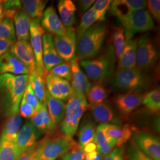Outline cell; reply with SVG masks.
Listing matches in <instances>:
<instances>
[{
	"label": "cell",
	"mask_w": 160,
	"mask_h": 160,
	"mask_svg": "<svg viewBox=\"0 0 160 160\" xmlns=\"http://www.w3.org/2000/svg\"><path fill=\"white\" fill-rule=\"evenodd\" d=\"M116 58L113 45L109 44L98 57L81 60L80 64L88 78L102 82L114 74Z\"/></svg>",
	"instance_id": "cell-2"
},
{
	"label": "cell",
	"mask_w": 160,
	"mask_h": 160,
	"mask_svg": "<svg viewBox=\"0 0 160 160\" xmlns=\"http://www.w3.org/2000/svg\"><path fill=\"white\" fill-rule=\"evenodd\" d=\"M4 18H12L22 8V2L18 0L2 1Z\"/></svg>",
	"instance_id": "cell-39"
},
{
	"label": "cell",
	"mask_w": 160,
	"mask_h": 160,
	"mask_svg": "<svg viewBox=\"0 0 160 160\" xmlns=\"http://www.w3.org/2000/svg\"><path fill=\"white\" fill-rule=\"evenodd\" d=\"M88 107L86 96L73 90L66 104L65 114L61 122V128L65 137L72 138Z\"/></svg>",
	"instance_id": "cell-4"
},
{
	"label": "cell",
	"mask_w": 160,
	"mask_h": 160,
	"mask_svg": "<svg viewBox=\"0 0 160 160\" xmlns=\"http://www.w3.org/2000/svg\"><path fill=\"white\" fill-rule=\"evenodd\" d=\"M23 97L36 111L40 109L42 106L35 95L34 92L32 90L29 82H28L27 86L26 87Z\"/></svg>",
	"instance_id": "cell-43"
},
{
	"label": "cell",
	"mask_w": 160,
	"mask_h": 160,
	"mask_svg": "<svg viewBox=\"0 0 160 160\" xmlns=\"http://www.w3.org/2000/svg\"><path fill=\"white\" fill-rule=\"evenodd\" d=\"M107 91L102 83H97L91 86L86 94V99L88 106H92L103 103L106 98Z\"/></svg>",
	"instance_id": "cell-34"
},
{
	"label": "cell",
	"mask_w": 160,
	"mask_h": 160,
	"mask_svg": "<svg viewBox=\"0 0 160 160\" xmlns=\"http://www.w3.org/2000/svg\"><path fill=\"white\" fill-rule=\"evenodd\" d=\"M107 135L115 146L120 147L129 139L132 131L129 125L120 126L116 124H109Z\"/></svg>",
	"instance_id": "cell-28"
},
{
	"label": "cell",
	"mask_w": 160,
	"mask_h": 160,
	"mask_svg": "<svg viewBox=\"0 0 160 160\" xmlns=\"http://www.w3.org/2000/svg\"><path fill=\"white\" fill-rule=\"evenodd\" d=\"M97 21H99V17L91 7L81 17L80 24L75 31L77 42Z\"/></svg>",
	"instance_id": "cell-33"
},
{
	"label": "cell",
	"mask_w": 160,
	"mask_h": 160,
	"mask_svg": "<svg viewBox=\"0 0 160 160\" xmlns=\"http://www.w3.org/2000/svg\"><path fill=\"white\" fill-rule=\"evenodd\" d=\"M96 126L92 121L85 120L80 127L79 132V146L82 149L94 142L96 132Z\"/></svg>",
	"instance_id": "cell-31"
},
{
	"label": "cell",
	"mask_w": 160,
	"mask_h": 160,
	"mask_svg": "<svg viewBox=\"0 0 160 160\" xmlns=\"http://www.w3.org/2000/svg\"><path fill=\"white\" fill-rule=\"evenodd\" d=\"M60 20L65 29L72 28L75 22V12L77 10L74 3L71 0H61L58 4Z\"/></svg>",
	"instance_id": "cell-27"
},
{
	"label": "cell",
	"mask_w": 160,
	"mask_h": 160,
	"mask_svg": "<svg viewBox=\"0 0 160 160\" xmlns=\"http://www.w3.org/2000/svg\"><path fill=\"white\" fill-rule=\"evenodd\" d=\"M133 138L138 148L153 160H160V142L157 138L147 133H135Z\"/></svg>",
	"instance_id": "cell-13"
},
{
	"label": "cell",
	"mask_w": 160,
	"mask_h": 160,
	"mask_svg": "<svg viewBox=\"0 0 160 160\" xmlns=\"http://www.w3.org/2000/svg\"><path fill=\"white\" fill-rule=\"evenodd\" d=\"M39 142H37L33 146L26 149L19 155L17 160H39Z\"/></svg>",
	"instance_id": "cell-44"
},
{
	"label": "cell",
	"mask_w": 160,
	"mask_h": 160,
	"mask_svg": "<svg viewBox=\"0 0 160 160\" xmlns=\"http://www.w3.org/2000/svg\"><path fill=\"white\" fill-rule=\"evenodd\" d=\"M9 52L22 62L29 69V74L36 68L34 52L29 41L17 40L12 46Z\"/></svg>",
	"instance_id": "cell-14"
},
{
	"label": "cell",
	"mask_w": 160,
	"mask_h": 160,
	"mask_svg": "<svg viewBox=\"0 0 160 160\" xmlns=\"http://www.w3.org/2000/svg\"><path fill=\"white\" fill-rule=\"evenodd\" d=\"M53 42L58 55L63 61L68 62L76 58L77 40L73 28L67 29L63 34L55 36Z\"/></svg>",
	"instance_id": "cell-9"
},
{
	"label": "cell",
	"mask_w": 160,
	"mask_h": 160,
	"mask_svg": "<svg viewBox=\"0 0 160 160\" xmlns=\"http://www.w3.org/2000/svg\"><path fill=\"white\" fill-rule=\"evenodd\" d=\"M84 160H103V155L98 152L97 156L94 158L92 159V160H85L84 159Z\"/></svg>",
	"instance_id": "cell-53"
},
{
	"label": "cell",
	"mask_w": 160,
	"mask_h": 160,
	"mask_svg": "<svg viewBox=\"0 0 160 160\" xmlns=\"http://www.w3.org/2000/svg\"><path fill=\"white\" fill-rule=\"evenodd\" d=\"M85 155L83 149L73 141L71 148L63 155L62 160H84Z\"/></svg>",
	"instance_id": "cell-41"
},
{
	"label": "cell",
	"mask_w": 160,
	"mask_h": 160,
	"mask_svg": "<svg viewBox=\"0 0 160 160\" xmlns=\"http://www.w3.org/2000/svg\"><path fill=\"white\" fill-rule=\"evenodd\" d=\"M108 34L107 26L94 24L77 42L76 55L81 60L96 57L100 52Z\"/></svg>",
	"instance_id": "cell-3"
},
{
	"label": "cell",
	"mask_w": 160,
	"mask_h": 160,
	"mask_svg": "<svg viewBox=\"0 0 160 160\" xmlns=\"http://www.w3.org/2000/svg\"><path fill=\"white\" fill-rule=\"evenodd\" d=\"M28 80L29 75H0V109L6 116L18 114Z\"/></svg>",
	"instance_id": "cell-1"
},
{
	"label": "cell",
	"mask_w": 160,
	"mask_h": 160,
	"mask_svg": "<svg viewBox=\"0 0 160 160\" xmlns=\"http://www.w3.org/2000/svg\"><path fill=\"white\" fill-rule=\"evenodd\" d=\"M128 160H153L145 154L140 149L134 147L131 149Z\"/></svg>",
	"instance_id": "cell-47"
},
{
	"label": "cell",
	"mask_w": 160,
	"mask_h": 160,
	"mask_svg": "<svg viewBox=\"0 0 160 160\" xmlns=\"http://www.w3.org/2000/svg\"><path fill=\"white\" fill-rule=\"evenodd\" d=\"M103 160H124L123 148L120 147L113 149Z\"/></svg>",
	"instance_id": "cell-48"
},
{
	"label": "cell",
	"mask_w": 160,
	"mask_h": 160,
	"mask_svg": "<svg viewBox=\"0 0 160 160\" xmlns=\"http://www.w3.org/2000/svg\"><path fill=\"white\" fill-rule=\"evenodd\" d=\"M118 19L123 26L125 37H133L136 33L149 31L154 28L152 18L145 10H137Z\"/></svg>",
	"instance_id": "cell-6"
},
{
	"label": "cell",
	"mask_w": 160,
	"mask_h": 160,
	"mask_svg": "<svg viewBox=\"0 0 160 160\" xmlns=\"http://www.w3.org/2000/svg\"><path fill=\"white\" fill-rule=\"evenodd\" d=\"M108 123H101L96 128L94 143L96 145L97 150L102 155H107L114 148V144L107 135Z\"/></svg>",
	"instance_id": "cell-25"
},
{
	"label": "cell",
	"mask_w": 160,
	"mask_h": 160,
	"mask_svg": "<svg viewBox=\"0 0 160 160\" xmlns=\"http://www.w3.org/2000/svg\"><path fill=\"white\" fill-rule=\"evenodd\" d=\"M94 2V0H80L78 1V4L81 12H86L92 6Z\"/></svg>",
	"instance_id": "cell-50"
},
{
	"label": "cell",
	"mask_w": 160,
	"mask_h": 160,
	"mask_svg": "<svg viewBox=\"0 0 160 160\" xmlns=\"http://www.w3.org/2000/svg\"><path fill=\"white\" fill-rule=\"evenodd\" d=\"M31 123L40 132L51 133L57 126L52 122L48 113L46 103L42 104L31 118Z\"/></svg>",
	"instance_id": "cell-23"
},
{
	"label": "cell",
	"mask_w": 160,
	"mask_h": 160,
	"mask_svg": "<svg viewBox=\"0 0 160 160\" xmlns=\"http://www.w3.org/2000/svg\"><path fill=\"white\" fill-rule=\"evenodd\" d=\"M111 1L110 0H97L94 1L92 8L96 12L99 17V21H103L105 18V14L109 9Z\"/></svg>",
	"instance_id": "cell-42"
},
{
	"label": "cell",
	"mask_w": 160,
	"mask_h": 160,
	"mask_svg": "<svg viewBox=\"0 0 160 160\" xmlns=\"http://www.w3.org/2000/svg\"><path fill=\"white\" fill-rule=\"evenodd\" d=\"M113 84L120 90L129 92H139L148 86L147 76L137 68L118 69L113 77Z\"/></svg>",
	"instance_id": "cell-5"
},
{
	"label": "cell",
	"mask_w": 160,
	"mask_h": 160,
	"mask_svg": "<svg viewBox=\"0 0 160 160\" xmlns=\"http://www.w3.org/2000/svg\"><path fill=\"white\" fill-rule=\"evenodd\" d=\"M52 75L58 76L60 78L67 80L68 81H71V70L69 62H63L57 66L55 67L49 71Z\"/></svg>",
	"instance_id": "cell-40"
},
{
	"label": "cell",
	"mask_w": 160,
	"mask_h": 160,
	"mask_svg": "<svg viewBox=\"0 0 160 160\" xmlns=\"http://www.w3.org/2000/svg\"><path fill=\"white\" fill-rule=\"evenodd\" d=\"M148 12L155 20L159 22L160 20V0H149L147 1Z\"/></svg>",
	"instance_id": "cell-46"
},
{
	"label": "cell",
	"mask_w": 160,
	"mask_h": 160,
	"mask_svg": "<svg viewBox=\"0 0 160 160\" xmlns=\"http://www.w3.org/2000/svg\"><path fill=\"white\" fill-rule=\"evenodd\" d=\"M72 142V138L66 137L42 140L39 145V160H57L71 148Z\"/></svg>",
	"instance_id": "cell-8"
},
{
	"label": "cell",
	"mask_w": 160,
	"mask_h": 160,
	"mask_svg": "<svg viewBox=\"0 0 160 160\" xmlns=\"http://www.w3.org/2000/svg\"><path fill=\"white\" fill-rule=\"evenodd\" d=\"M147 4V1L143 0H114L111 1L109 7L111 13L119 18L137 10H144Z\"/></svg>",
	"instance_id": "cell-17"
},
{
	"label": "cell",
	"mask_w": 160,
	"mask_h": 160,
	"mask_svg": "<svg viewBox=\"0 0 160 160\" xmlns=\"http://www.w3.org/2000/svg\"><path fill=\"white\" fill-rule=\"evenodd\" d=\"M46 104L52 122L55 126H57L65 116L66 103L63 100L52 97L46 90Z\"/></svg>",
	"instance_id": "cell-24"
},
{
	"label": "cell",
	"mask_w": 160,
	"mask_h": 160,
	"mask_svg": "<svg viewBox=\"0 0 160 160\" xmlns=\"http://www.w3.org/2000/svg\"><path fill=\"white\" fill-rule=\"evenodd\" d=\"M45 75L36 68L29 75L28 80L32 90L42 104L46 103V88Z\"/></svg>",
	"instance_id": "cell-29"
},
{
	"label": "cell",
	"mask_w": 160,
	"mask_h": 160,
	"mask_svg": "<svg viewBox=\"0 0 160 160\" xmlns=\"http://www.w3.org/2000/svg\"><path fill=\"white\" fill-rule=\"evenodd\" d=\"M159 53L148 34L139 38L136 52V68L141 71H148L157 62Z\"/></svg>",
	"instance_id": "cell-7"
},
{
	"label": "cell",
	"mask_w": 160,
	"mask_h": 160,
	"mask_svg": "<svg viewBox=\"0 0 160 160\" xmlns=\"http://www.w3.org/2000/svg\"><path fill=\"white\" fill-rule=\"evenodd\" d=\"M143 94L128 92L118 96L114 100L116 108L123 118H126L142 103Z\"/></svg>",
	"instance_id": "cell-15"
},
{
	"label": "cell",
	"mask_w": 160,
	"mask_h": 160,
	"mask_svg": "<svg viewBox=\"0 0 160 160\" xmlns=\"http://www.w3.org/2000/svg\"><path fill=\"white\" fill-rule=\"evenodd\" d=\"M125 38V45L122 55L118 61V69L136 67V52L139 38Z\"/></svg>",
	"instance_id": "cell-20"
},
{
	"label": "cell",
	"mask_w": 160,
	"mask_h": 160,
	"mask_svg": "<svg viewBox=\"0 0 160 160\" xmlns=\"http://www.w3.org/2000/svg\"><path fill=\"white\" fill-rule=\"evenodd\" d=\"M92 116L94 120L101 123H113L119 125L122 123L119 118L116 116L114 111L112 108L104 103H99L92 106H88Z\"/></svg>",
	"instance_id": "cell-22"
},
{
	"label": "cell",
	"mask_w": 160,
	"mask_h": 160,
	"mask_svg": "<svg viewBox=\"0 0 160 160\" xmlns=\"http://www.w3.org/2000/svg\"><path fill=\"white\" fill-rule=\"evenodd\" d=\"M142 104L152 113H159L160 110V88H156L143 94Z\"/></svg>",
	"instance_id": "cell-35"
},
{
	"label": "cell",
	"mask_w": 160,
	"mask_h": 160,
	"mask_svg": "<svg viewBox=\"0 0 160 160\" xmlns=\"http://www.w3.org/2000/svg\"><path fill=\"white\" fill-rule=\"evenodd\" d=\"M18 156L14 142L0 141V160H17Z\"/></svg>",
	"instance_id": "cell-38"
},
{
	"label": "cell",
	"mask_w": 160,
	"mask_h": 160,
	"mask_svg": "<svg viewBox=\"0 0 160 160\" xmlns=\"http://www.w3.org/2000/svg\"><path fill=\"white\" fill-rule=\"evenodd\" d=\"M71 70L72 87L73 90L86 96L91 87V83L85 73L80 68L78 59L75 58L69 62Z\"/></svg>",
	"instance_id": "cell-21"
},
{
	"label": "cell",
	"mask_w": 160,
	"mask_h": 160,
	"mask_svg": "<svg viewBox=\"0 0 160 160\" xmlns=\"http://www.w3.org/2000/svg\"><path fill=\"white\" fill-rule=\"evenodd\" d=\"M43 63L46 74L52 69L61 63L63 59L59 57L55 48L53 39L51 34L45 33L42 37Z\"/></svg>",
	"instance_id": "cell-16"
},
{
	"label": "cell",
	"mask_w": 160,
	"mask_h": 160,
	"mask_svg": "<svg viewBox=\"0 0 160 160\" xmlns=\"http://www.w3.org/2000/svg\"><path fill=\"white\" fill-rule=\"evenodd\" d=\"M13 20L17 40L29 41L31 18L24 10H20L17 12Z\"/></svg>",
	"instance_id": "cell-26"
},
{
	"label": "cell",
	"mask_w": 160,
	"mask_h": 160,
	"mask_svg": "<svg viewBox=\"0 0 160 160\" xmlns=\"http://www.w3.org/2000/svg\"><path fill=\"white\" fill-rule=\"evenodd\" d=\"M0 39H7L16 42V33L12 20L3 18L0 22Z\"/></svg>",
	"instance_id": "cell-37"
},
{
	"label": "cell",
	"mask_w": 160,
	"mask_h": 160,
	"mask_svg": "<svg viewBox=\"0 0 160 160\" xmlns=\"http://www.w3.org/2000/svg\"><path fill=\"white\" fill-rule=\"evenodd\" d=\"M15 42L12 40L0 39V58L8 52Z\"/></svg>",
	"instance_id": "cell-49"
},
{
	"label": "cell",
	"mask_w": 160,
	"mask_h": 160,
	"mask_svg": "<svg viewBox=\"0 0 160 160\" xmlns=\"http://www.w3.org/2000/svg\"><path fill=\"white\" fill-rule=\"evenodd\" d=\"M46 90L52 97L61 100H68L73 92L72 86L67 80L48 73L45 77Z\"/></svg>",
	"instance_id": "cell-11"
},
{
	"label": "cell",
	"mask_w": 160,
	"mask_h": 160,
	"mask_svg": "<svg viewBox=\"0 0 160 160\" xmlns=\"http://www.w3.org/2000/svg\"><path fill=\"white\" fill-rule=\"evenodd\" d=\"M22 121V118L18 114L10 116L2 129L0 141L14 142L20 131Z\"/></svg>",
	"instance_id": "cell-30"
},
{
	"label": "cell",
	"mask_w": 160,
	"mask_h": 160,
	"mask_svg": "<svg viewBox=\"0 0 160 160\" xmlns=\"http://www.w3.org/2000/svg\"><path fill=\"white\" fill-rule=\"evenodd\" d=\"M40 135V132L31 122H26L20 129L14 142L18 155L37 143Z\"/></svg>",
	"instance_id": "cell-12"
},
{
	"label": "cell",
	"mask_w": 160,
	"mask_h": 160,
	"mask_svg": "<svg viewBox=\"0 0 160 160\" xmlns=\"http://www.w3.org/2000/svg\"><path fill=\"white\" fill-rule=\"evenodd\" d=\"M36 112V110L23 97L19 108L20 116L26 119H31L34 116Z\"/></svg>",
	"instance_id": "cell-45"
},
{
	"label": "cell",
	"mask_w": 160,
	"mask_h": 160,
	"mask_svg": "<svg viewBox=\"0 0 160 160\" xmlns=\"http://www.w3.org/2000/svg\"><path fill=\"white\" fill-rule=\"evenodd\" d=\"M40 24L43 30L52 36L63 34L67 30L53 7H49L45 10Z\"/></svg>",
	"instance_id": "cell-18"
},
{
	"label": "cell",
	"mask_w": 160,
	"mask_h": 160,
	"mask_svg": "<svg viewBox=\"0 0 160 160\" xmlns=\"http://www.w3.org/2000/svg\"><path fill=\"white\" fill-rule=\"evenodd\" d=\"M23 5V10L27 12L32 19L41 18L47 4V1L42 0H24L21 1Z\"/></svg>",
	"instance_id": "cell-32"
},
{
	"label": "cell",
	"mask_w": 160,
	"mask_h": 160,
	"mask_svg": "<svg viewBox=\"0 0 160 160\" xmlns=\"http://www.w3.org/2000/svg\"><path fill=\"white\" fill-rule=\"evenodd\" d=\"M29 75L28 67L9 52L0 58V75Z\"/></svg>",
	"instance_id": "cell-19"
},
{
	"label": "cell",
	"mask_w": 160,
	"mask_h": 160,
	"mask_svg": "<svg viewBox=\"0 0 160 160\" xmlns=\"http://www.w3.org/2000/svg\"><path fill=\"white\" fill-rule=\"evenodd\" d=\"M4 18V9H3V4L2 1H0V22Z\"/></svg>",
	"instance_id": "cell-52"
},
{
	"label": "cell",
	"mask_w": 160,
	"mask_h": 160,
	"mask_svg": "<svg viewBox=\"0 0 160 160\" xmlns=\"http://www.w3.org/2000/svg\"><path fill=\"white\" fill-rule=\"evenodd\" d=\"M125 40L126 38L123 28L120 27L115 28L112 35V41L116 57L118 60L122 55L125 45Z\"/></svg>",
	"instance_id": "cell-36"
},
{
	"label": "cell",
	"mask_w": 160,
	"mask_h": 160,
	"mask_svg": "<svg viewBox=\"0 0 160 160\" xmlns=\"http://www.w3.org/2000/svg\"><path fill=\"white\" fill-rule=\"evenodd\" d=\"M96 149H97L96 145L94 142H92V143L88 144L83 148V150H84L85 154L90 152L94 151H96Z\"/></svg>",
	"instance_id": "cell-51"
},
{
	"label": "cell",
	"mask_w": 160,
	"mask_h": 160,
	"mask_svg": "<svg viewBox=\"0 0 160 160\" xmlns=\"http://www.w3.org/2000/svg\"><path fill=\"white\" fill-rule=\"evenodd\" d=\"M40 18L31 20L30 25V45L34 52L36 62V68L42 73L46 74L43 63V42L42 37L45 30L40 24Z\"/></svg>",
	"instance_id": "cell-10"
}]
</instances>
